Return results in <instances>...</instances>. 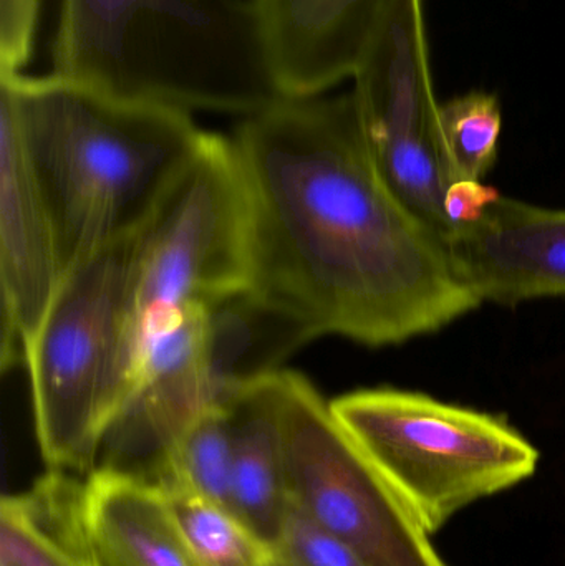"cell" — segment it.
Masks as SVG:
<instances>
[{
  "label": "cell",
  "instance_id": "d6986e66",
  "mask_svg": "<svg viewBox=\"0 0 565 566\" xmlns=\"http://www.w3.org/2000/svg\"><path fill=\"white\" fill-rule=\"evenodd\" d=\"M264 566H372L347 545L292 507Z\"/></svg>",
  "mask_w": 565,
  "mask_h": 566
},
{
  "label": "cell",
  "instance_id": "8992f818",
  "mask_svg": "<svg viewBox=\"0 0 565 566\" xmlns=\"http://www.w3.org/2000/svg\"><path fill=\"white\" fill-rule=\"evenodd\" d=\"M331 408L430 535L468 505L526 481L540 464V451L506 419L423 392L358 389Z\"/></svg>",
  "mask_w": 565,
  "mask_h": 566
},
{
  "label": "cell",
  "instance_id": "7a4b0ae2",
  "mask_svg": "<svg viewBox=\"0 0 565 566\" xmlns=\"http://www.w3.org/2000/svg\"><path fill=\"white\" fill-rule=\"evenodd\" d=\"M0 113L45 199L63 274L142 231L206 136L185 109L55 72L0 70Z\"/></svg>",
  "mask_w": 565,
  "mask_h": 566
},
{
  "label": "cell",
  "instance_id": "3957f363",
  "mask_svg": "<svg viewBox=\"0 0 565 566\" xmlns=\"http://www.w3.org/2000/svg\"><path fill=\"white\" fill-rule=\"evenodd\" d=\"M52 55L59 75L189 113L284 98L251 0H60Z\"/></svg>",
  "mask_w": 565,
  "mask_h": 566
},
{
  "label": "cell",
  "instance_id": "9c48e42d",
  "mask_svg": "<svg viewBox=\"0 0 565 566\" xmlns=\"http://www.w3.org/2000/svg\"><path fill=\"white\" fill-rule=\"evenodd\" d=\"M354 96L368 155L395 196L444 242V196L457 181L441 129L425 0H387L355 70Z\"/></svg>",
  "mask_w": 565,
  "mask_h": 566
},
{
  "label": "cell",
  "instance_id": "8fae6325",
  "mask_svg": "<svg viewBox=\"0 0 565 566\" xmlns=\"http://www.w3.org/2000/svg\"><path fill=\"white\" fill-rule=\"evenodd\" d=\"M461 281L480 302L514 306L565 296V211L501 195L448 241Z\"/></svg>",
  "mask_w": 565,
  "mask_h": 566
},
{
  "label": "cell",
  "instance_id": "9a60e30c",
  "mask_svg": "<svg viewBox=\"0 0 565 566\" xmlns=\"http://www.w3.org/2000/svg\"><path fill=\"white\" fill-rule=\"evenodd\" d=\"M0 566H98L86 524V479L52 471L0 505Z\"/></svg>",
  "mask_w": 565,
  "mask_h": 566
},
{
  "label": "cell",
  "instance_id": "52a82bcc",
  "mask_svg": "<svg viewBox=\"0 0 565 566\" xmlns=\"http://www.w3.org/2000/svg\"><path fill=\"white\" fill-rule=\"evenodd\" d=\"M251 209L231 138L201 148L138 232L133 282L143 345L195 306L249 292Z\"/></svg>",
  "mask_w": 565,
  "mask_h": 566
},
{
  "label": "cell",
  "instance_id": "e0dca14e",
  "mask_svg": "<svg viewBox=\"0 0 565 566\" xmlns=\"http://www.w3.org/2000/svg\"><path fill=\"white\" fill-rule=\"evenodd\" d=\"M503 115L496 96L470 92L441 105V129L454 178L483 181L496 163Z\"/></svg>",
  "mask_w": 565,
  "mask_h": 566
},
{
  "label": "cell",
  "instance_id": "5bb4252c",
  "mask_svg": "<svg viewBox=\"0 0 565 566\" xmlns=\"http://www.w3.org/2000/svg\"><path fill=\"white\" fill-rule=\"evenodd\" d=\"M86 524L98 566H198L171 502L145 482L93 471Z\"/></svg>",
  "mask_w": 565,
  "mask_h": 566
},
{
  "label": "cell",
  "instance_id": "30bf717a",
  "mask_svg": "<svg viewBox=\"0 0 565 566\" xmlns=\"http://www.w3.org/2000/svg\"><path fill=\"white\" fill-rule=\"evenodd\" d=\"M59 241L12 122L0 113V289L2 366L25 365L27 349L60 283Z\"/></svg>",
  "mask_w": 565,
  "mask_h": 566
},
{
  "label": "cell",
  "instance_id": "ffe728a7",
  "mask_svg": "<svg viewBox=\"0 0 565 566\" xmlns=\"http://www.w3.org/2000/svg\"><path fill=\"white\" fill-rule=\"evenodd\" d=\"M500 196L498 189L484 185L483 181L458 179L444 196V216L453 226V231L473 224Z\"/></svg>",
  "mask_w": 565,
  "mask_h": 566
},
{
  "label": "cell",
  "instance_id": "2e32d148",
  "mask_svg": "<svg viewBox=\"0 0 565 566\" xmlns=\"http://www.w3.org/2000/svg\"><path fill=\"white\" fill-rule=\"evenodd\" d=\"M156 489L165 495H192L229 511L232 494L229 406L209 412L179 439Z\"/></svg>",
  "mask_w": 565,
  "mask_h": 566
},
{
  "label": "cell",
  "instance_id": "6da1fadb",
  "mask_svg": "<svg viewBox=\"0 0 565 566\" xmlns=\"http://www.w3.org/2000/svg\"><path fill=\"white\" fill-rule=\"evenodd\" d=\"M231 139L251 209L249 293L312 338L400 345L481 305L447 242L381 179L352 93L284 96Z\"/></svg>",
  "mask_w": 565,
  "mask_h": 566
},
{
  "label": "cell",
  "instance_id": "7c38bea8",
  "mask_svg": "<svg viewBox=\"0 0 565 566\" xmlns=\"http://www.w3.org/2000/svg\"><path fill=\"white\" fill-rule=\"evenodd\" d=\"M275 85L287 98L352 78L387 0H251Z\"/></svg>",
  "mask_w": 565,
  "mask_h": 566
},
{
  "label": "cell",
  "instance_id": "4fadbf2b",
  "mask_svg": "<svg viewBox=\"0 0 565 566\" xmlns=\"http://www.w3.org/2000/svg\"><path fill=\"white\" fill-rule=\"evenodd\" d=\"M232 494L229 512L264 545L275 547L291 511L282 444L279 369L245 385L229 405Z\"/></svg>",
  "mask_w": 565,
  "mask_h": 566
},
{
  "label": "cell",
  "instance_id": "277c9868",
  "mask_svg": "<svg viewBox=\"0 0 565 566\" xmlns=\"http://www.w3.org/2000/svg\"><path fill=\"white\" fill-rule=\"evenodd\" d=\"M311 339L301 323L249 292L188 310L143 345L135 385L103 436L93 471L156 488L188 429L281 369Z\"/></svg>",
  "mask_w": 565,
  "mask_h": 566
},
{
  "label": "cell",
  "instance_id": "ac0fdd59",
  "mask_svg": "<svg viewBox=\"0 0 565 566\" xmlns=\"http://www.w3.org/2000/svg\"><path fill=\"white\" fill-rule=\"evenodd\" d=\"M198 566H264L268 548L228 511L192 495H166Z\"/></svg>",
  "mask_w": 565,
  "mask_h": 566
},
{
  "label": "cell",
  "instance_id": "ba28073f",
  "mask_svg": "<svg viewBox=\"0 0 565 566\" xmlns=\"http://www.w3.org/2000/svg\"><path fill=\"white\" fill-rule=\"evenodd\" d=\"M279 402L292 507L372 566H448L305 376L279 369Z\"/></svg>",
  "mask_w": 565,
  "mask_h": 566
},
{
  "label": "cell",
  "instance_id": "5b68a950",
  "mask_svg": "<svg viewBox=\"0 0 565 566\" xmlns=\"http://www.w3.org/2000/svg\"><path fill=\"white\" fill-rule=\"evenodd\" d=\"M136 244L138 232L70 269L27 349L36 441L52 471L92 474L138 376Z\"/></svg>",
  "mask_w": 565,
  "mask_h": 566
}]
</instances>
